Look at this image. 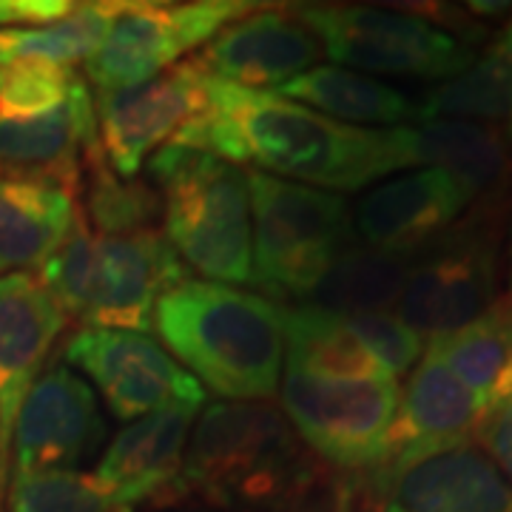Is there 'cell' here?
I'll return each mask as SVG.
<instances>
[{"label": "cell", "instance_id": "obj_31", "mask_svg": "<svg viewBox=\"0 0 512 512\" xmlns=\"http://www.w3.org/2000/svg\"><path fill=\"white\" fill-rule=\"evenodd\" d=\"M350 330L370 350V356L387 370V376H402L424 356V339L396 313H356L345 316Z\"/></svg>", "mask_w": 512, "mask_h": 512}, {"label": "cell", "instance_id": "obj_15", "mask_svg": "<svg viewBox=\"0 0 512 512\" xmlns=\"http://www.w3.org/2000/svg\"><path fill=\"white\" fill-rule=\"evenodd\" d=\"M379 498L382 512H512V484L473 439L384 467Z\"/></svg>", "mask_w": 512, "mask_h": 512}, {"label": "cell", "instance_id": "obj_24", "mask_svg": "<svg viewBox=\"0 0 512 512\" xmlns=\"http://www.w3.org/2000/svg\"><path fill=\"white\" fill-rule=\"evenodd\" d=\"M427 350L476 396L481 416L512 396V316L498 305L473 325L427 342Z\"/></svg>", "mask_w": 512, "mask_h": 512}, {"label": "cell", "instance_id": "obj_21", "mask_svg": "<svg viewBox=\"0 0 512 512\" xmlns=\"http://www.w3.org/2000/svg\"><path fill=\"white\" fill-rule=\"evenodd\" d=\"M80 222L74 194L40 174L0 171V276L40 271Z\"/></svg>", "mask_w": 512, "mask_h": 512}, {"label": "cell", "instance_id": "obj_30", "mask_svg": "<svg viewBox=\"0 0 512 512\" xmlns=\"http://www.w3.org/2000/svg\"><path fill=\"white\" fill-rule=\"evenodd\" d=\"M3 512H126L117 495L94 476L80 470H37L12 473Z\"/></svg>", "mask_w": 512, "mask_h": 512}, {"label": "cell", "instance_id": "obj_10", "mask_svg": "<svg viewBox=\"0 0 512 512\" xmlns=\"http://www.w3.org/2000/svg\"><path fill=\"white\" fill-rule=\"evenodd\" d=\"M251 0L191 3H123L100 49L86 60V77L97 89H131L177 66L191 49L211 43L225 26L256 12Z\"/></svg>", "mask_w": 512, "mask_h": 512}, {"label": "cell", "instance_id": "obj_27", "mask_svg": "<svg viewBox=\"0 0 512 512\" xmlns=\"http://www.w3.org/2000/svg\"><path fill=\"white\" fill-rule=\"evenodd\" d=\"M421 123L427 120H470L504 123L512 146V60L490 49L470 69L444 80L419 100Z\"/></svg>", "mask_w": 512, "mask_h": 512}, {"label": "cell", "instance_id": "obj_13", "mask_svg": "<svg viewBox=\"0 0 512 512\" xmlns=\"http://www.w3.org/2000/svg\"><path fill=\"white\" fill-rule=\"evenodd\" d=\"M92 100L106 160L117 177L134 180L151 154L174 143L177 134L205 111L208 72L197 66V60H188L131 89H97Z\"/></svg>", "mask_w": 512, "mask_h": 512}, {"label": "cell", "instance_id": "obj_28", "mask_svg": "<svg viewBox=\"0 0 512 512\" xmlns=\"http://www.w3.org/2000/svg\"><path fill=\"white\" fill-rule=\"evenodd\" d=\"M126 0H92L74 3L69 15L35 29H9L6 35V63L35 60L57 69H72L86 63L109 35L111 23L120 15Z\"/></svg>", "mask_w": 512, "mask_h": 512}, {"label": "cell", "instance_id": "obj_34", "mask_svg": "<svg viewBox=\"0 0 512 512\" xmlns=\"http://www.w3.org/2000/svg\"><path fill=\"white\" fill-rule=\"evenodd\" d=\"M353 484L345 478H316L308 493L285 512H353Z\"/></svg>", "mask_w": 512, "mask_h": 512}, {"label": "cell", "instance_id": "obj_38", "mask_svg": "<svg viewBox=\"0 0 512 512\" xmlns=\"http://www.w3.org/2000/svg\"><path fill=\"white\" fill-rule=\"evenodd\" d=\"M6 63V35L0 32V66Z\"/></svg>", "mask_w": 512, "mask_h": 512}, {"label": "cell", "instance_id": "obj_19", "mask_svg": "<svg viewBox=\"0 0 512 512\" xmlns=\"http://www.w3.org/2000/svg\"><path fill=\"white\" fill-rule=\"evenodd\" d=\"M202 404H171L131 421L103 453L97 473L120 507L134 512L140 504L168 507L180 478L185 444Z\"/></svg>", "mask_w": 512, "mask_h": 512}, {"label": "cell", "instance_id": "obj_17", "mask_svg": "<svg viewBox=\"0 0 512 512\" xmlns=\"http://www.w3.org/2000/svg\"><path fill=\"white\" fill-rule=\"evenodd\" d=\"M322 43L293 6H259L202 46L197 66L242 89H279L319 63Z\"/></svg>", "mask_w": 512, "mask_h": 512}, {"label": "cell", "instance_id": "obj_8", "mask_svg": "<svg viewBox=\"0 0 512 512\" xmlns=\"http://www.w3.org/2000/svg\"><path fill=\"white\" fill-rule=\"evenodd\" d=\"M293 12L342 69L450 80L473 66V49L453 32L407 12L353 3H296Z\"/></svg>", "mask_w": 512, "mask_h": 512}, {"label": "cell", "instance_id": "obj_37", "mask_svg": "<svg viewBox=\"0 0 512 512\" xmlns=\"http://www.w3.org/2000/svg\"><path fill=\"white\" fill-rule=\"evenodd\" d=\"M151 512H220L205 504H171V507H154Z\"/></svg>", "mask_w": 512, "mask_h": 512}, {"label": "cell", "instance_id": "obj_35", "mask_svg": "<svg viewBox=\"0 0 512 512\" xmlns=\"http://www.w3.org/2000/svg\"><path fill=\"white\" fill-rule=\"evenodd\" d=\"M490 49H495V52H501L507 60H512V18L507 20V26L498 32V37H495Z\"/></svg>", "mask_w": 512, "mask_h": 512}, {"label": "cell", "instance_id": "obj_9", "mask_svg": "<svg viewBox=\"0 0 512 512\" xmlns=\"http://www.w3.org/2000/svg\"><path fill=\"white\" fill-rule=\"evenodd\" d=\"M396 379H333L288 367L279 382L293 433L342 473H379L399 407Z\"/></svg>", "mask_w": 512, "mask_h": 512}, {"label": "cell", "instance_id": "obj_22", "mask_svg": "<svg viewBox=\"0 0 512 512\" xmlns=\"http://www.w3.org/2000/svg\"><path fill=\"white\" fill-rule=\"evenodd\" d=\"M407 163L439 168L487 202L507 194L512 183V146L498 126L470 120H427L404 126Z\"/></svg>", "mask_w": 512, "mask_h": 512}, {"label": "cell", "instance_id": "obj_14", "mask_svg": "<svg viewBox=\"0 0 512 512\" xmlns=\"http://www.w3.org/2000/svg\"><path fill=\"white\" fill-rule=\"evenodd\" d=\"M106 421L92 387L66 365L43 370L20 404L12 430V473L69 470L97 453Z\"/></svg>", "mask_w": 512, "mask_h": 512}, {"label": "cell", "instance_id": "obj_29", "mask_svg": "<svg viewBox=\"0 0 512 512\" xmlns=\"http://www.w3.org/2000/svg\"><path fill=\"white\" fill-rule=\"evenodd\" d=\"M80 188L86 194V217L100 237H131L157 231L163 220V200L154 185L123 180L114 174L100 143L83 163Z\"/></svg>", "mask_w": 512, "mask_h": 512}, {"label": "cell", "instance_id": "obj_11", "mask_svg": "<svg viewBox=\"0 0 512 512\" xmlns=\"http://www.w3.org/2000/svg\"><path fill=\"white\" fill-rule=\"evenodd\" d=\"M493 220L490 205L476 220L453 225L413 262L396 316L424 342L473 325L495 305Z\"/></svg>", "mask_w": 512, "mask_h": 512}, {"label": "cell", "instance_id": "obj_36", "mask_svg": "<svg viewBox=\"0 0 512 512\" xmlns=\"http://www.w3.org/2000/svg\"><path fill=\"white\" fill-rule=\"evenodd\" d=\"M498 308L504 313H510L512 316V242H510V265H507V288H504V296L495 302Z\"/></svg>", "mask_w": 512, "mask_h": 512}, {"label": "cell", "instance_id": "obj_20", "mask_svg": "<svg viewBox=\"0 0 512 512\" xmlns=\"http://www.w3.org/2000/svg\"><path fill=\"white\" fill-rule=\"evenodd\" d=\"M478 421L481 407L476 396L458 382L433 350H424L416 370L410 373V382L399 393L384 467L424 450L473 439Z\"/></svg>", "mask_w": 512, "mask_h": 512}, {"label": "cell", "instance_id": "obj_5", "mask_svg": "<svg viewBox=\"0 0 512 512\" xmlns=\"http://www.w3.org/2000/svg\"><path fill=\"white\" fill-rule=\"evenodd\" d=\"M163 200L165 239L208 282L248 285L254 268V222L248 171L222 157L165 146L148 160Z\"/></svg>", "mask_w": 512, "mask_h": 512}, {"label": "cell", "instance_id": "obj_2", "mask_svg": "<svg viewBox=\"0 0 512 512\" xmlns=\"http://www.w3.org/2000/svg\"><path fill=\"white\" fill-rule=\"evenodd\" d=\"M151 328L222 399L268 402L279 393L285 322L274 299L188 276L157 302Z\"/></svg>", "mask_w": 512, "mask_h": 512}, {"label": "cell", "instance_id": "obj_6", "mask_svg": "<svg viewBox=\"0 0 512 512\" xmlns=\"http://www.w3.org/2000/svg\"><path fill=\"white\" fill-rule=\"evenodd\" d=\"M97 143L86 80L35 60L0 66V171L40 174L74 194Z\"/></svg>", "mask_w": 512, "mask_h": 512}, {"label": "cell", "instance_id": "obj_4", "mask_svg": "<svg viewBox=\"0 0 512 512\" xmlns=\"http://www.w3.org/2000/svg\"><path fill=\"white\" fill-rule=\"evenodd\" d=\"M37 279L83 328L148 333L157 302L188 274L163 231L100 237L80 220Z\"/></svg>", "mask_w": 512, "mask_h": 512}, {"label": "cell", "instance_id": "obj_16", "mask_svg": "<svg viewBox=\"0 0 512 512\" xmlns=\"http://www.w3.org/2000/svg\"><path fill=\"white\" fill-rule=\"evenodd\" d=\"M66 322L69 316L35 274L0 276V512L20 404L43 373Z\"/></svg>", "mask_w": 512, "mask_h": 512}, {"label": "cell", "instance_id": "obj_25", "mask_svg": "<svg viewBox=\"0 0 512 512\" xmlns=\"http://www.w3.org/2000/svg\"><path fill=\"white\" fill-rule=\"evenodd\" d=\"M282 322L288 367L333 379H393L359 342L345 316L302 302L282 308Z\"/></svg>", "mask_w": 512, "mask_h": 512}, {"label": "cell", "instance_id": "obj_1", "mask_svg": "<svg viewBox=\"0 0 512 512\" xmlns=\"http://www.w3.org/2000/svg\"><path fill=\"white\" fill-rule=\"evenodd\" d=\"M174 146L256 165L259 174L271 171L276 180L333 194L359 191L410 168L404 126H345L274 92L242 89L211 74L208 106L177 134Z\"/></svg>", "mask_w": 512, "mask_h": 512}, {"label": "cell", "instance_id": "obj_23", "mask_svg": "<svg viewBox=\"0 0 512 512\" xmlns=\"http://www.w3.org/2000/svg\"><path fill=\"white\" fill-rule=\"evenodd\" d=\"M274 94L325 114L336 123L399 128L419 120V103L370 74L342 66H313L282 83Z\"/></svg>", "mask_w": 512, "mask_h": 512}, {"label": "cell", "instance_id": "obj_3", "mask_svg": "<svg viewBox=\"0 0 512 512\" xmlns=\"http://www.w3.org/2000/svg\"><path fill=\"white\" fill-rule=\"evenodd\" d=\"M316 467L271 402H214L194 421L171 504L282 507L316 484Z\"/></svg>", "mask_w": 512, "mask_h": 512}, {"label": "cell", "instance_id": "obj_7", "mask_svg": "<svg viewBox=\"0 0 512 512\" xmlns=\"http://www.w3.org/2000/svg\"><path fill=\"white\" fill-rule=\"evenodd\" d=\"M254 268L251 282L279 299L305 302L353 242V217L342 194L248 171Z\"/></svg>", "mask_w": 512, "mask_h": 512}, {"label": "cell", "instance_id": "obj_33", "mask_svg": "<svg viewBox=\"0 0 512 512\" xmlns=\"http://www.w3.org/2000/svg\"><path fill=\"white\" fill-rule=\"evenodd\" d=\"M74 9L72 0H0V26H46Z\"/></svg>", "mask_w": 512, "mask_h": 512}, {"label": "cell", "instance_id": "obj_32", "mask_svg": "<svg viewBox=\"0 0 512 512\" xmlns=\"http://www.w3.org/2000/svg\"><path fill=\"white\" fill-rule=\"evenodd\" d=\"M473 439L512 484V396L481 416Z\"/></svg>", "mask_w": 512, "mask_h": 512}, {"label": "cell", "instance_id": "obj_18", "mask_svg": "<svg viewBox=\"0 0 512 512\" xmlns=\"http://www.w3.org/2000/svg\"><path fill=\"white\" fill-rule=\"evenodd\" d=\"M473 200L470 188L447 171L421 168L373 188L350 217L367 248L416 256L444 237Z\"/></svg>", "mask_w": 512, "mask_h": 512}, {"label": "cell", "instance_id": "obj_12", "mask_svg": "<svg viewBox=\"0 0 512 512\" xmlns=\"http://www.w3.org/2000/svg\"><path fill=\"white\" fill-rule=\"evenodd\" d=\"M63 362L97 384L111 416L120 421H137L171 404L205 402V387L151 333L80 328L66 339Z\"/></svg>", "mask_w": 512, "mask_h": 512}, {"label": "cell", "instance_id": "obj_26", "mask_svg": "<svg viewBox=\"0 0 512 512\" xmlns=\"http://www.w3.org/2000/svg\"><path fill=\"white\" fill-rule=\"evenodd\" d=\"M416 256L376 251L350 242L313 288L305 305H316L336 316L384 313L396 308Z\"/></svg>", "mask_w": 512, "mask_h": 512}]
</instances>
